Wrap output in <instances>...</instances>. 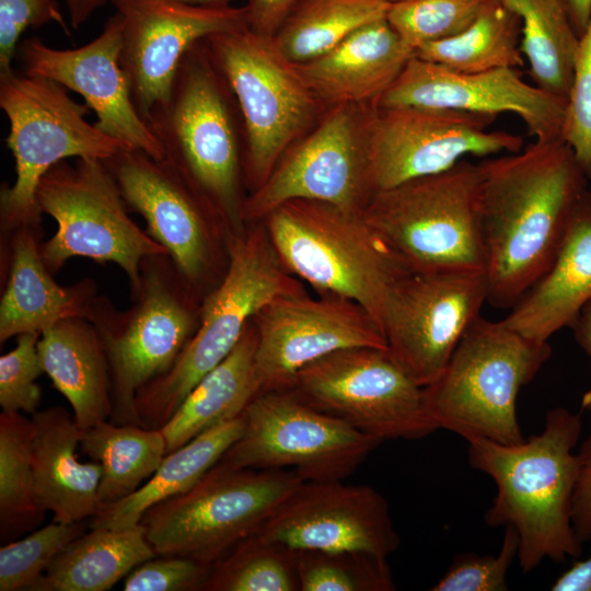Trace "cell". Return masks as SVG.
Returning a JSON list of instances; mask_svg holds the SVG:
<instances>
[{
  "mask_svg": "<svg viewBox=\"0 0 591 591\" xmlns=\"http://www.w3.org/2000/svg\"><path fill=\"white\" fill-rule=\"evenodd\" d=\"M591 301V192L579 198L567 232L548 271L511 309L506 325L523 336L546 343L571 327Z\"/></svg>",
  "mask_w": 591,
  "mask_h": 591,
  "instance_id": "27",
  "label": "cell"
},
{
  "mask_svg": "<svg viewBox=\"0 0 591 591\" xmlns=\"http://www.w3.org/2000/svg\"><path fill=\"white\" fill-rule=\"evenodd\" d=\"M106 1L108 0H65L71 26L78 28Z\"/></svg>",
  "mask_w": 591,
  "mask_h": 591,
  "instance_id": "51",
  "label": "cell"
},
{
  "mask_svg": "<svg viewBox=\"0 0 591 591\" xmlns=\"http://www.w3.org/2000/svg\"><path fill=\"white\" fill-rule=\"evenodd\" d=\"M40 237L42 225L1 234L0 344L21 334H42L67 318H86L99 296L92 278L70 286L56 282L43 262Z\"/></svg>",
  "mask_w": 591,
  "mask_h": 591,
  "instance_id": "24",
  "label": "cell"
},
{
  "mask_svg": "<svg viewBox=\"0 0 591 591\" xmlns=\"http://www.w3.org/2000/svg\"><path fill=\"white\" fill-rule=\"evenodd\" d=\"M123 26V16L116 11L102 33L81 47L57 49L32 37L19 45L18 55L24 73L49 79L80 94L94 111L99 129L127 149L163 159L161 143L136 108L120 62Z\"/></svg>",
  "mask_w": 591,
  "mask_h": 591,
  "instance_id": "22",
  "label": "cell"
},
{
  "mask_svg": "<svg viewBox=\"0 0 591 591\" xmlns=\"http://www.w3.org/2000/svg\"><path fill=\"white\" fill-rule=\"evenodd\" d=\"M263 222L289 273L324 294L358 303L382 331L389 293L410 271L363 212L317 200L293 199Z\"/></svg>",
  "mask_w": 591,
  "mask_h": 591,
  "instance_id": "7",
  "label": "cell"
},
{
  "mask_svg": "<svg viewBox=\"0 0 591 591\" xmlns=\"http://www.w3.org/2000/svg\"><path fill=\"white\" fill-rule=\"evenodd\" d=\"M487 302L512 309L548 271L588 178L561 139L478 163Z\"/></svg>",
  "mask_w": 591,
  "mask_h": 591,
  "instance_id": "1",
  "label": "cell"
},
{
  "mask_svg": "<svg viewBox=\"0 0 591 591\" xmlns=\"http://www.w3.org/2000/svg\"><path fill=\"white\" fill-rule=\"evenodd\" d=\"M487 297L486 271L407 273L385 303L387 350L419 385H430Z\"/></svg>",
  "mask_w": 591,
  "mask_h": 591,
  "instance_id": "18",
  "label": "cell"
},
{
  "mask_svg": "<svg viewBox=\"0 0 591 591\" xmlns=\"http://www.w3.org/2000/svg\"><path fill=\"white\" fill-rule=\"evenodd\" d=\"M486 0H403L390 5L386 20L414 51L467 28Z\"/></svg>",
  "mask_w": 591,
  "mask_h": 591,
  "instance_id": "39",
  "label": "cell"
},
{
  "mask_svg": "<svg viewBox=\"0 0 591 591\" xmlns=\"http://www.w3.org/2000/svg\"><path fill=\"white\" fill-rule=\"evenodd\" d=\"M32 420V465L39 505L59 523L95 517L102 507V467L95 461H80L77 450L82 430L73 415L61 406H53L38 409Z\"/></svg>",
  "mask_w": 591,
  "mask_h": 591,
  "instance_id": "26",
  "label": "cell"
},
{
  "mask_svg": "<svg viewBox=\"0 0 591 591\" xmlns=\"http://www.w3.org/2000/svg\"><path fill=\"white\" fill-rule=\"evenodd\" d=\"M379 107L447 108L520 117L538 141L561 139L567 100L523 81L515 68L459 72L414 56L375 101Z\"/></svg>",
  "mask_w": 591,
  "mask_h": 591,
  "instance_id": "23",
  "label": "cell"
},
{
  "mask_svg": "<svg viewBox=\"0 0 591 591\" xmlns=\"http://www.w3.org/2000/svg\"><path fill=\"white\" fill-rule=\"evenodd\" d=\"M390 5L381 0H300L273 38L289 61L308 62L363 25L385 19Z\"/></svg>",
  "mask_w": 591,
  "mask_h": 591,
  "instance_id": "35",
  "label": "cell"
},
{
  "mask_svg": "<svg viewBox=\"0 0 591 591\" xmlns=\"http://www.w3.org/2000/svg\"><path fill=\"white\" fill-rule=\"evenodd\" d=\"M570 328L573 331L577 344L591 362V301L582 308ZM580 405L582 410L591 412V385L583 393Z\"/></svg>",
  "mask_w": 591,
  "mask_h": 591,
  "instance_id": "49",
  "label": "cell"
},
{
  "mask_svg": "<svg viewBox=\"0 0 591 591\" xmlns=\"http://www.w3.org/2000/svg\"><path fill=\"white\" fill-rule=\"evenodd\" d=\"M80 449L102 467L103 507L130 496L155 472L166 454V441L161 429L108 419L82 430Z\"/></svg>",
  "mask_w": 591,
  "mask_h": 591,
  "instance_id": "32",
  "label": "cell"
},
{
  "mask_svg": "<svg viewBox=\"0 0 591 591\" xmlns=\"http://www.w3.org/2000/svg\"><path fill=\"white\" fill-rule=\"evenodd\" d=\"M82 521H53L19 541L0 548V591L30 590L54 558L76 537L85 532Z\"/></svg>",
  "mask_w": 591,
  "mask_h": 591,
  "instance_id": "40",
  "label": "cell"
},
{
  "mask_svg": "<svg viewBox=\"0 0 591 591\" xmlns=\"http://www.w3.org/2000/svg\"><path fill=\"white\" fill-rule=\"evenodd\" d=\"M128 209L204 300L222 280L232 235L210 200L165 159L121 149L104 161Z\"/></svg>",
  "mask_w": 591,
  "mask_h": 591,
  "instance_id": "13",
  "label": "cell"
},
{
  "mask_svg": "<svg viewBox=\"0 0 591 591\" xmlns=\"http://www.w3.org/2000/svg\"><path fill=\"white\" fill-rule=\"evenodd\" d=\"M581 430L580 414L557 407L547 412L541 433L519 444L467 440L470 465L496 485L484 520L488 526L515 530L523 573L544 559L561 563L581 555L582 544L572 524L579 471L575 448Z\"/></svg>",
  "mask_w": 591,
  "mask_h": 591,
  "instance_id": "2",
  "label": "cell"
},
{
  "mask_svg": "<svg viewBox=\"0 0 591 591\" xmlns=\"http://www.w3.org/2000/svg\"><path fill=\"white\" fill-rule=\"evenodd\" d=\"M546 343L530 339L505 322L478 316L466 329L439 378L424 387L429 417L438 429L466 441L502 444L525 440L517 416L520 390L549 359Z\"/></svg>",
  "mask_w": 591,
  "mask_h": 591,
  "instance_id": "5",
  "label": "cell"
},
{
  "mask_svg": "<svg viewBox=\"0 0 591 591\" xmlns=\"http://www.w3.org/2000/svg\"><path fill=\"white\" fill-rule=\"evenodd\" d=\"M34 424L22 413L0 414V533L9 540L43 522L33 475Z\"/></svg>",
  "mask_w": 591,
  "mask_h": 591,
  "instance_id": "36",
  "label": "cell"
},
{
  "mask_svg": "<svg viewBox=\"0 0 591 591\" xmlns=\"http://www.w3.org/2000/svg\"><path fill=\"white\" fill-rule=\"evenodd\" d=\"M202 591H300L296 552L252 534L211 566Z\"/></svg>",
  "mask_w": 591,
  "mask_h": 591,
  "instance_id": "37",
  "label": "cell"
},
{
  "mask_svg": "<svg viewBox=\"0 0 591 591\" xmlns=\"http://www.w3.org/2000/svg\"><path fill=\"white\" fill-rule=\"evenodd\" d=\"M236 105L205 38L183 57L167 100L144 118L163 148V159L210 200L233 235L246 229Z\"/></svg>",
  "mask_w": 591,
  "mask_h": 591,
  "instance_id": "3",
  "label": "cell"
},
{
  "mask_svg": "<svg viewBox=\"0 0 591 591\" xmlns=\"http://www.w3.org/2000/svg\"><path fill=\"white\" fill-rule=\"evenodd\" d=\"M258 393L287 390L308 364L340 349H387L371 315L337 296L314 299L304 291L280 296L253 318Z\"/></svg>",
  "mask_w": 591,
  "mask_h": 591,
  "instance_id": "19",
  "label": "cell"
},
{
  "mask_svg": "<svg viewBox=\"0 0 591 591\" xmlns=\"http://www.w3.org/2000/svg\"><path fill=\"white\" fill-rule=\"evenodd\" d=\"M561 140L571 148L586 177L591 181V20L576 54Z\"/></svg>",
  "mask_w": 591,
  "mask_h": 591,
  "instance_id": "43",
  "label": "cell"
},
{
  "mask_svg": "<svg viewBox=\"0 0 591 591\" xmlns=\"http://www.w3.org/2000/svg\"><path fill=\"white\" fill-rule=\"evenodd\" d=\"M364 218L410 273L486 271L478 164L373 194Z\"/></svg>",
  "mask_w": 591,
  "mask_h": 591,
  "instance_id": "8",
  "label": "cell"
},
{
  "mask_svg": "<svg viewBox=\"0 0 591 591\" xmlns=\"http://www.w3.org/2000/svg\"><path fill=\"white\" fill-rule=\"evenodd\" d=\"M302 291L279 259L265 225L232 234L227 271L204 298L196 332L174 364L137 393L140 425L161 429L197 383L229 356L264 306Z\"/></svg>",
  "mask_w": 591,
  "mask_h": 591,
  "instance_id": "4",
  "label": "cell"
},
{
  "mask_svg": "<svg viewBox=\"0 0 591 591\" xmlns=\"http://www.w3.org/2000/svg\"><path fill=\"white\" fill-rule=\"evenodd\" d=\"M293 552H350L387 558L401 538L373 487L303 482L256 532Z\"/></svg>",
  "mask_w": 591,
  "mask_h": 591,
  "instance_id": "21",
  "label": "cell"
},
{
  "mask_svg": "<svg viewBox=\"0 0 591 591\" xmlns=\"http://www.w3.org/2000/svg\"><path fill=\"white\" fill-rule=\"evenodd\" d=\"M578 478L572 502V524L581 544L591 541V430L577 452Z\"/></svg>",
  "mask_w": 591,
  "mask_h": 591,
  "instance_id": "46",
  "label": "cell"
},
{
  "mask_svg": "<svg viewBox=\"0 0 591 591\" xmlns=\"http://www.w3.org/2000/svg\"><path fill=\"white\" fill-rule=\"evenodd\" d=\"M300 591H393L387 558L350 552H296Z\"/></svg>",
  "mask_w": 591,
  "mask_h": 591,
  "instance_id": "38",
  "label": "cell"
},
{
  "mask_svg": "<svg viewBox=\"0 0 591 591\" xmlns=\"http://www.w3.org/2000/svg\"><path fill=\"white\" fill-rule=\"evenodd\" d=\"M155 556L140 523L120 529L91 528L54 558L30 590L106 591Z\"/></svg>",
  "mask_w": 591,
  "mask_h": 591,
  "instance_id": "30",
  "label": "cell"
},
{
  "mask_svg": "<svg viewBox=\"0 0 591 591\" xmlns=\"http://www.w3.org/2000/svg\"><path fill=\"white\" fill-rule=\"evenodd\" d=\"M38 333L18 336L15 347L0 357V406L2 412L35 414L42 402L36 383L44 373L38 351Z\"/></svg>",
  "mask_w": 591,
  "mask_h": 591,
  "instance_id": "42",
  "label": "cell"
},
{
  "mask_svg": "<svg viewBox=\"0 0 591 591\" xmlns=\"http://www.w3.org/2000/svg\"><path fill=\"white\" fill-rule=\"evenodd\" d=\"M579 37L591 20V0H559Z\"/></svg>",
  "mask_w": 591,
  "mask_h": 591,
  "instance_id": "50",
  "label": "cell"
},
{
  "mask_svg": "<svg viewBox=\"0 0 591 591\" xmlns=\"http://www.w3.org/2000/svg\"><path fill=\"white\" fill-rule=\"evenodd\" d=\"M370 115L371 103L329 107L312 131L286 151L266 181L245 197V225L263 221L293 199L363 212L375 193L369 157Z\"/></svg>",
  "mask_w": 591,
  "mask_h": 591,
  "instance_id": "16",
  "label": "cell"
},
{
  "mask_svg": "<svg viewBox=\"0 0 591 591\" xmlns=\"http://www.w3.org/2000/svg\"><path fill=\"white\" fill-rule=\"evenodd\" d=\"M553 591H591V554L583 560L575 561L556 578Z\"/></svg>",
  "mask_w": 591,
  "mask_h": 591,
  "instance_id": "48",
  "label": "cell"
},
{
  "mask_svg": "<svg viewBox=\"0 0 591 591\" xmlns=\"http://www.w3.org/2000/svg\"><path fill=\"white\" fill-rule=\"evenodd\" d=\"M519 536L507 525L498 555H457L431 591H506L507 575L518 558Z\"/></svg>",
  "mask_w": 591,
  "mask_h": 591,
  "instance_id": "41",
  "label": "cell"
},
{
  "mask_svg": "<svg viewBox=\"0 0 591 591\" xmlns=\"http://www.w3.org/2000/svg\"><path fill=\"white\" fill-rule=\"evenodd\" d=\"M414 56L385 18L363 25L317 58L294 65L320 103L333 107L375 102Z\"/></svg>",
  "mask_w": 591,
  "mask_h": 591,
  "instance_id": "25",
  "label": "cell"
},
{
  "mask_svg": "<svg viewBox=\"0 0 591 591\" xmlns=\"http://www.w3.org/2000/svg\"><path fill=\"white\" fill-rule=\"evenodd\" d=\"M0 107L10 131L15 182L0 190L1 234L42 225L36 190L42 177L68 158L106 161L127 149L85 116L90 107L73 101L66 88L46 78L11 72L0 77Z\"/></svg>",
  "mask_w": 591,
  "mask_h": 591,
  "instance_id": "9",
  "label": "cell"
},
{
  "mask_svg": "<svg viewBox=\"0 0 591 591\" xmlns=\"http://www.w3.org/2000/svg\"><path fill=\"white\" fill-rule=\"evenodd\" d=\"M123 16L120 62L143 117L164 103L181 61L197 42L248 27L244 7H198L172 0H111Z\"/></svg>",
  "mask_w": 591,
  "mask_h": 591,
  "instance_id": "20",
  "label": "cell"
},
{
  "mask_svg": "<svg viewBox=\"0 0 591 591\" xmlns=\"http://www.w3.org/2000/svg\"><path fill=\"white\" fill-rule=\"evenodd\" d=\"M55 22L70 36L56 0H0V77L13 72L22 33Z\"/></svg>",
  "mask_w": 591,
  "mask_h": 591,
  "instance_id": "45",
  "label": "cell"
},
{
  "mask_svg": "<svg viewBox=\"0 0 591 591\" xmlns=\"http://www.w3.org/2000/svg\"><path fill=\"white\" fill-rule=\"evenodd\" d=\"M185 4L198 7H227L233 0H172Z\"/></svg>",
  "mask_w": 591,
  "mask_h": 591,
  "instance_id": "52",
  "label": "cell"
},
{
  "mask_svg": "<svg viewBox=\"0 0 591 591\" xmlns=\"http://www.w3.org/2000/svg\"><path fill=\"white\" fill-rule=\"evenodd\" d=\"M287 390L381 441L421 439L438 430L426 408L424 386L387 349L334 351L301 369Z\"/></svg>",
  "mask_w": 591,
  "mask_h": 591,
  "instance_id": "15",
  "label": "cell"
},
{
  "mask_svg": "<svg viewBox=\"0 0 591 591\" xmlns=\"http://www.w3.org/2000/svg\"><path fill=\"white\" fill-rule=\"evenodd\" d=\"M520 16L502 0H486L473 23L455 36L425 44L415 56L453 71L482 72L524 65Z\"/></svg>",
  "mask_w": 591,
  "mask_h": 591,
  "instance_id": "33",
  "label": "cell"
},
{
  "mask_svg": "<svg viewBox=\"0 0 591 591\" xmlns=\"http://www.w3.org/2000/svg\"><path fill=\"white\" fill-rule=\"evenodd\" d=\"M522 23L521 51L533 84L568 99L580 37L559 0H502Z\"/></svg>",
  "mask_w": 591,
  "mask_h": 591,
  "instance_id": "34",
  "label": "cell"
},
{
  "mask_svg": "<svg viewBox=\"0 0 591 591\" xmlns=\"http://www.w3.org/2000/svg\"><path fill=\"white\" fill-rule=\"evenodd\" d=\"M242 416L243 431L220 462L236 468L288 470L304 482L346 478L382 442L289 390L256 394Z\"/></svg>",
  "mask_w": 591,
  "mask_h": 591,
  "instance_id": "14",
  "label": "cell"
},
{
  "mask_svg": "<svg viewBox=\"0 0 591 591\" xmlns=\"http://www.w3.org/2000/svg\"><path fill=\"white\" fill-rule=\"evenodd\" d=\"M132 304L117 310L97 296L86 318L97 329L106 354L113 412L111 421L139 425L138 391L165 373L194 333L202 299L179 274L169 254L144 258Z\"/></svg>",
  "mask_w": 591,
  "mask_h": 591,
  "instance_id": "6",
  "label": "cell"
},
{
  "mask_svg": "<svg viewBox=\"0 0 591 591\" xmlns=\"http://www.w3.org/2000/svg\"><path fill=\"white\" fill-rule=\"evenodd\" d=\"M206 43L239 106L244 176L253 190L312 126L323 105L273 37L246 27L211 35Z\"/></svg>",
  "mask_w": 591,
  "mask_h": 591,
  "instance_id": "11",
  "label": "cell"
},
{
  "mask_svg": "<svg viewBox=\"0 0 591 591\" xmlns=\"http://www.w3.org/2000/svg\"><path fill=\"white\" fill-rule=\"evenodd\" d=\"M300 0H247L244 5L251 31L274 37Z\"/></svg>",
  "mask_w": 591,
  "mask_h": 591,
  "instance_id": "47",
  "label": "cell"
},
{
  "mask_svg": "<svg viewBox=\"0 0 591 591\" xmlns=\"http://www.w3.org/2000/svg\"><path fill=\"white\" fill-rule=\"evenodd\" d=\"M44 373L68 401L81 430L111 419V378L102 339L91 321L67 318L44 331L37 341Z\"/></svg>",
  "mask_w": 591,
  "mask_h": 591,
  "instance_id": "28",
  "label": "cell"
},
{
  "mask_svg": "<svg viewBox=\"0 0 591 591\" xmlns=\"http://www.w3.org/2000/svg\"><path fill=\"white\" fill-rule=\"evenodd\" d=\"M211 565L189 557L157 555L135 567L124 591H202Z\"/></svg>",
  "mask_w": 591,
  "mask_h": 591,
  "instance_id": "44",
  "label": "cell"
},
{
  "mask_svg": "<svg viewBox=\"0 0 591 591\" xmlns=\"http://www.w3.org/2000/svg\"><path fill=\"white\" fill-rule=\"evenodd\" d=\"M381 1H384V2H387V3L392 4V3L403 1V0H381Z\"/></svg>",
  "mask_w": 591,
  "mask_h": 591,
  "instance_id": "53",
  "label": "cell"
},
{
  "mask_svg": "<svg viewBox=\"0 0 591 591\" xmlns=\"http://www.w3.org/2000/svg\"><path fill=\"white\" fill-rule=\"evenodd\" d=\"M255 350L256 331L251 322L229 356L197 383L161 428L166 454L242 415L258 394Z\"/></svg>",
  "mask_w": 591,
  "mask_h": 591,
  "instance_id": "29",
  "label": "cell"
},
{
  "mask_svg": "<svg viewBox=\"0 0 591 591\" xmlns=\"http://www.w3.org/2000/svg\"><path fill=\"white\" fill-rule=\"evenodd\" d=\"M36 200L57 231L42 242L40 254L54 275L72 257L114 263L126 274L130 290L140 281L144 258L167 254L128 215V207L104 161L78 158L57 163L42 177Z\"/></svg>",
  "mask_w": 591,
  "mask_h": 591,
  "instance_id": "12",
  "label": "cell"
},
{
  "mask_svg": "<svg viewBox=\"0 0 591 591\" xmlns=\"http://www.w3.org/2000/svg\"><path fill=\"white\" fill-rule=\"evenodd\" d=\"M243 416L224 421L165 454L155 472L130 496L103 506L91 528L120 529L140 523L152 506L189 490L240 438Z\"/></svg>",
  "mask_w": 591,
  "mask_h": 591,
  "instance_id": "31",
  "label": "cell"
},
{
  "mask_svg": "<svg viewBox=\"0 0 591 591\" xmlns=\"http://www.w3.org/2000/svg\"><path fill=\"white\" fill-rule=\"evenodd\" d=\"M495 116L447 108L371 103L369 157L375 193L444 172L465 155L514 153L518 135L487 130Z\"/></svg>",
  "mask_w": 591,
  "mask_h": 591,
  "instance_id": "17",
  "label": "cell"
},
{
  "mask_svg": "<svg viewBox=\"0 0 591 591\" xmlns=\"http://www.w3.org/2000/svg\"><path fill=\"white\" fill-rule=\"evenodd\" d=\"M303 482L288 470L236 468L219 461L189 490L147 510L140 524L157 555L212 566L255 534Z\"/></svg>",
  "mask_w": 591,
  "mask_h": 591,
  "instance_id": "10",
  "label": "cell"
}]
</instances>
